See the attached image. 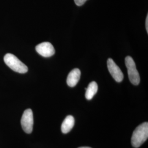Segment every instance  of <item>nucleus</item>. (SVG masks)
I'll return each instance as SVG.
<instances>
[{
    "label": "nucleus",
    "mask_w": 148,
    "mask_h": 148,
    "mask_svg": "<svg viewBox=\"0 0 148 148\" xmlns=\"http://www.w3.org/2000/svg\"><path fill=\"white\" fill-rule=\"evenodd\" d=\"M79 148H90V147H79Z\"/></svg>",
    "instance_id": "obj_12"
},
{
    "label": "nucleus",
    "mask_w": 148,
    "mask_h": 148,
    "mask_svg": "<svg viewBox=\"0 0 148 148\" xmlns=\"http://www.w3.org/2000/svg\"><path fill=\"white\" fill-rule=\"evenodd\" d=\"M37 53L43 57H50L55 53V49L53 45L48 42L41 43L36 46Z\"/></svg>",
    "instance_id": "obj_6"
},
{
    "label": "nucleus",
    "mask_w": 148,
    "mask_h": 148,
    "mask_svg": "<svg viewBox=\"0 0 148 148\" xmlns=\"http://www.w3.org/2000/svg\"><path fill=\"white\" fill-rule=\"evenodd\" d=\"M34 125V117L32 109L25 110L21 117V125L23 130L25 133L30 134L32 132Z\"/></svg>",
    "instance_id": "obj_4"
},
{
    "label": "nucleus",
    "mask_w": 148,
    "mask_h": 148,
    "mask_svg": "<svg viewBox=\"0 0 148 148\" xmlns=\"http://www.w3.org/2000/svg\"><path fill=\"white\" fill-rule=\"evenodd\" d=\"M81 71L79 69L75 68L69 73L66 79V83L69 87H75L79 81Z\"/></svg>",
    "instance_id": "obj_7"
},
{
    "label": "nucleus",
    "mask_w": 148,
    "mask_h": 148,
    "mask_svg": "<svg viewBox=\"0 0 148 148\" xmlns=\"http://www.w3.org/2000/svg\"><path fill=\"white\" fill-rule=\"evenodd\" d=\"M74 124L75 119L74 117L71 115L66 117L62 124V132L65 134L69 132L74 127Z\"/></svg>",
    "instance_id": "obj_8"
},
{
    "label": "nucleus",
    "mask_w": 148,
    "mask_h": 148,
    "mask_svg": "<svg viewBox=\"0 0 148 148\" xmlns=\"http://www.w3.org/2000/svg\"><path fill=\"white\" fill-rule=\"evenodd\" d=\"M125 64L128 71L129 79L133 85H139L140 82V76L138 73L136 64L130 56H128L125 58Z\"/></svg>",
    "instance_id": "obj_3"
},
{
    "label": "nucleus",
    "mask_w": 148,
    "mask_h": 148,
    "mask_svg": "<svg viewBox=\"0 0 148 148\" xmlns=\"http://www.w3.org/2000/svg\"><path fill=\"white\" fill-rule=\"evenodd\" d=\"M98 89V87L97 84L95 81H92L88 86V87L86 88V92L85 93L86 98L87 100H90L93 98L97 93Z\"/></svg>",
    "instance_id": "obj_9"
},
{
    "label": "nucleus",
    "mask_w": 148,
    "mask_h": 148,
    "mask_svg": "<svg viewBox=\"0 0 148 148\" xmlns=\"http://www.w3.org/2000/svg\"><path fill=\"white\" fill-rule=\"evenodd\" d=\"M145 27H146V30L147 32H148V15L147 16V18H146V21H145Z\"/></svg>",
    "instance_id": "obj_11"
},
{
    "label": "nucleus",
    "mask_w": 148,
    "mask_h": 148,
    "mask_svg": "<svg viewBox=\"0 0 148 148\" xmlns=\"http://www.w3.org/2000/svg\"><path fill=\"white\" fill-rule=\"evenodd\" d=\"M148 138V123L144 122L138 126L133 133L131 143L134 148H139Z\"/></svg>",
    "instance_id": "obj_1"
},
{
    "label": "nucleus",
    "mask_w": 148,
    "mask_h": 148,
    "mask_svg": "<svg viewBox=\"0 0 148 148\" xmlns=\"http://www.w3.org/2000/svg\"><path fill=\"white\" fill-rule=\"evenodd\" d=\"M4 62L10 68L16 73L25 74L28 71L27 65L13 54H6L4 57Z\"/></svg>",
    "instance_id": "obj_2"
},
{
    "label": "nucleus",
    "mask_w": 148,
    "mask_h": 148,
    "mask_svg": "<svg viewBox=\"0 0 148 148\" xmlns=\"http://www.w3.org/2000/svg\"><path fill=\"white\" fill-rule=\"evenodd\" d=\"M107 65L109 71L114 79L117 82H121L123 79V75L121 69L111 58L108 59Z\"/></svg>",
    "instance_id": "obj_5"
},
{
    "label": "nucleus",
    "mask_w": 148,
    "mask_h": 148,
    "mask_svg": "<svg viewBox=\"0 0 148 148\" xmlns=\"http://www.w3.org/2000/svg\"><path fill=\"white\" fill-rule=\"evenodd\" d=\"M87 0H74L75 4L78 6H81L85 4V2Z\"/></svg>",
    "instance_id": "obj_10"
}]
</instances>
